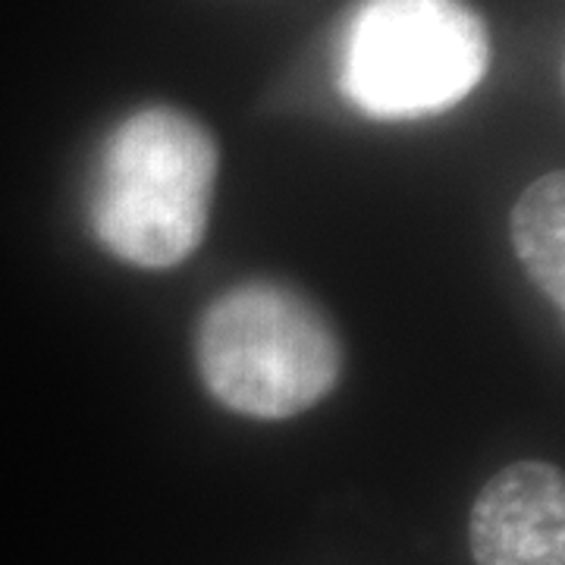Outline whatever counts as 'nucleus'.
Returning a JSON list of instances; mask_svg holds the SVG:
<instances>
[{
    "label": "nucleus",
    "instance_id": "obj_1",
    "mask_svg": "<svg viewBox=\"0 0 565 565\" xmlns=\"http://www.w3.org/2000/svg\"><path fill=\"white\" fill-rule=\"evenodd\" d=\"M221 154L202 122L173 107L132 114L107 139L92 189V230L120 262L167 270L204 239Z\"/></svg>",
    "mask_w": 565,
    "mask_h": 565
},
{
    "label": "nucleus",
    "instance_id": "obj_2",
    "mask_svg": "<svg viewBox=\"0 0 565 565\" xmlns=\"http://www.w3.org/2000/svg\"><path fill=\"white\" fill-rule=\"evenodd\" d=\"M487 61L484 22L462 0H362L343 32L340 88L371 120H422L468 98Z\"/></svg>",
    "mask_w": 565,
    "mask_h": 565
},
{
    "label": "nucleus",
    "instance_id": "obj_3",
    "mask_svg": "<svg viewBox=\"0 0 565 565\" xmlns=\"http://www.w3.org/2000/svg\"><path fill=\"white\" fill-rule=\"evenodd\" d=\"M207 393L248 418H292L318 405L340 377V343L292 289L245 282L207 308L199 330Z\"/></svg>",
    "mask_w": 565,
    "mask_h": 565
},
{
    "label": "nucleus",
    "instance_id": "obj_4",
    "mask_svg": "<svg viewBox=\"0 0 565 565\" xmlns=\"http://www.w3.org/2000/svg\"><path fill=\"white\" fill-rule=\"evenodd\" d=\"M478 565H565L563 471L515 462L481 490L471 509Z\"/></svg>",
    "mask_w": 565,
    "mask_h": 565
},
{
    "label": "nucleus",
    "instance_id": "obj_5",
    "mask_svg": "<svg viewBox=\"0 0 565 565\" xmlns=\"http://www.w3.org/2000/svg\"><path fill=\"white\" fill-rule=\"evenodd\" d=\"M512 243L550 302H565V182L546 173L527 185L512 211Z\"/></svg>",
    "mask_w": 565,
    "mask_h": 565
}]
</instances>
